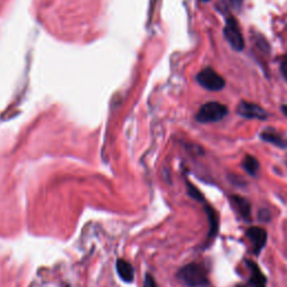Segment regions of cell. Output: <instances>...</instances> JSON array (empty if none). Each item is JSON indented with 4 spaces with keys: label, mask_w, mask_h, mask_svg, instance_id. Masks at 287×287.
I'll return each instance as SVG.
<instances>
[{
    "label": "cell",
    "mask_w": 287,
    "mask_h": 287,
    "mask_svg": "<svg viewBox=\"0 0 287 287\" xmlns=\"http://www.w3.org/2000/svg\"><path fill=\"white\" fill-rule=\"evenodd\" d=\"M246 236L250 241L254 254H259L267 243V231L260 227H250L247 230Z\"/></svg>",
    "instance_id": "6"
},
{
    "label": "cell",
    "mask_w": 287,
    "mask_h": 287,
    "mask_svg": "<svg viewBox=\"0 0 287 287\" xmlns=\"http://www.w3.org/2000/svg\"><path fill=\"white\" fill-rule=\"evenodd\" d=\"M282 111H283V113L285 114V116L287 117V106H283L282 107Z\"/></svg>",
    "instance_id": "17"
},
{
    "label": "cell",
    "mask_w": 287,
    "mask_h": 287,
    "mask_svg": "<svg viewBox=\"0 0 287 287\" xmlns=\"http://www.w3.org/2000/svg\"><path fill=\"white\" fill-rule=\"evenodd\" d=\"M280 71H282L284 78L287 80V55L284 56L282 62H280Z\"/></svg>",
    "instance_id": "15"
},
{
    "label": "cell",
    "mask_w": 287,
    "mask_h": 287,
    "mask_svg": "<svg viewBox=\"0 0 287 287\" xmlns=\"http://www.w3.org/2000/svg\"><path fill=\"white\" fill-rule=\"evenodd\" d=\"M225 37L229 44L231 45V47L236 51H243L245 47V41L241 34L237 20L233 17H229L226 20V27L225 31Z\"/></svg>",
    "instance_id": "4"
},
{
    "label": "cell",
    "mask_w": 287,
    "mask_h": 287,
    "mask_svg": "<svg viewBox=\"0 0 287 287\" xmlns=\"http://www.w3.org/2000/svg\"><path fill=\"white\" fill-rule=\"evenodd\" d=\"M246 264L251 272L250 285L252 287H266L267 278L260 271V268L256 265V262L251 260H246Z\"/></svg>",
    "instance_id": "9"
},
{
    "label": "cell",
    "mask_w": 287,
    "mask_h": 287,
    "mask_svg": "<svg viewBox=\"0 0 287 287\" xmlns=\"http://www.w3.org/2000/svg\"><path fill=\"white\" fill-rule=\"evenodd\" d=\"M144 287H157L156 282H155L154 277L151 274H147L145 277V283H144Z\"/></svg>",
    "instance_id": "14"
},
{
    "label": "cell",
    "mask_w": 287,
    "mask_h": 287,
    "mask_svg": "<svg viewBox=\"0 0 287 287\" xmlns=\"http://www.w3.org/2000/svg\"><path fill=\"white\" fill-rule=\"evenodd\" d=\"M231 201L233 205L236 206V209L238 210L240 216L243 217L246 221H250L251 204L249 203V201L243 197H238V195H233V197H231Z\"/></svg>",
    "instance_id": "11"
},
{
    "label": "cell",
    "mask_w": 287,
    "mask_h": 287,
    "mask_svg": "<svg viewBox=\"0 0 287 287\" xmlns=\"http://www.w3.org/2000/svg\"><path fill=\"white\" fill-rule=\"evenodd\" d=\"M228 114V108L219 102H208L200 108L197 113V120L201 124L220 122Z\"/></svg>",
    "instance_id": "2"
},
{
    "label": "cell",
    "mask_w": 287,
    "mask_h": 287,
    "mask_svg": "<svg viewBox=\"0 0 287 287\" xmlns=\"http://www.w3.org/2000/svg\"><path fill=\"white\" fill-rule=\"evenodd\" d=\"M231 3L233 5H240L241 4V0H231Z\"/></svg>",
    "instance_id": "18"
},
{
    "label": "cell",
    "mask_w": 287,
    "mask_h": 287,
    "mask_svg": "<svg viewBox=\"0 0 287 287\" xmlns=\"http://www.w3.org/2000/svg\"><path fill=\"white\" fill-rule=\"evenodd\" d=\"M197 81L200 85L206 90L210 91H220L226 85V81L221 76H219L214 70H212L211 67H206L204 70L201 71L198 77Z\"/></svg>",
    "instance_id": "3"
},
{
    "label": "cell",
    "mask_w": 287,
    "mask_h": 287,
    "mask_svg": "<svg viewBox=\"0 0 287 287\" xmlns=\"http://www.w3.org/2000/svg\"><path fill=\"white\" fill-rule=\"evenodd\" d=\"M260 138L264 141L271 142L273 145L280 147V148H287V138L282 134L277 133L273 129H266L260 134Z\"/></svg>",
    "instance_id": "10"
},
{
    "label": "cell",
    "mask_w": 287,
    "mask_h": 287,
    "mask_svg": "<svg viewBox=\"0 0 287 287\" xmlns=\"http://www.w3.org/2000/svg\"><path fill=\"white\" fill-rule=\"evenodd\" d=\"M237 287H248V286H246V285H239V286H237Z\"/></svg>",
    "instance_id": "19"
},
{
    "label": "cell",
    "mask_w": 287,
    "mask_h": 287,
    "mask_svg": "<svg viewBox=\"0 0 287 287\" xmlns=\"http://www.w3.org/2000/svg\"><path fill=\"white\" fill-rule=\"evenodd\" d=\"M237 113L247 119L265 120L268 117L267 111L264 110L260 106L247 101H241L239 103L237 107Z\"/></svg>",
    "instance_id": "5"
},
{
    "label": "cell",
    "mask_w": 287,
    "mask_h": 287,
    "mask_svg": "<svg viewBox=\"0 0 287 287\" xmlns=\"http://www.w3.org/2000/svg\"><path fill=\"white\" fill-rule=\"evenodd\" d=\"M116 268H117V273L119 275V277L122 278L124 282H126V283H133L134 282L135 269L130 262L120 258V259L117 260Z\"/></svg>",
    "instance_id": "8"
},
{
    "label": "cell",
    "mask_w": 287,
    "mask_h": 287,
    "mask_svg": "<svg viewBox=\"0 0 287 287\" xmlns=\"http://www.w3.org/2000/svg\"><path fill=\"white\" fill-rule=\"evenodd\" d=\"M259 218L262 221H268L269 219H271V214H269V211L261 210L260 213H259Z\"/></svg>",
    "instance_id": "16"
},
{
    "label": "cell",
    "mask_w": 287,
    "mask_h": 287,
    "mask_svg": "<svg viewBox=\"0 0 287 287\" xmlns=\"http://www.w3.org/2000/svg\"><path fill=\"white\" fill-rule=\"evenodd\" d=\"M186 185H187V190H188L187 192H188V194H190V197H192L193 199L198 200V201H204V197L202 195V193H201L191 182L186 181Z\"/></svg>",
    "instance_id": "13"
},
{
    "label": "cell",
    "mask_w": 287,
    "mask_h": 287,
    "mask_svg": "<svg viewBox=\"0 0 287 287\" xmlns=\"http://www.w3.org/2000/svg\"><path fill=\"white\" fill-rule=\"evenodd\" d=\"M177 278L188 287H205L209 285L208 271L198 262L187 264L182 267L177 273Z\"/></svg>",
    "instance_id": "1"
},
{
    "label": "cell",
    "mask_w": 287,
    "mask_h": 287,
    "mask_svg": "<svg viewBox=\"0 0 287 287\" xmlns=\"http://www.w3.org/2000/svg\"><path fill=\"white\" fill-rule=\"evenodd\" d=\"M204 209L206 217L209 219V232L208 236H206V241H208V244H210L212 240H214L218 232H219V217H218L217 211L211 205L206 204Z\"/></svg>",
    "instance_id": "7"
},
{
    "label": "cell",
    "mask_w": 287,
    "mask_h": 287,
    "mask_svg": "<svg viewBox=\"0 0 287 287\" xmlns=\"http://www.w3.org/2000/svg\"><path fill=\"white\" fill-rule=\"evenodd\" d=\"M201 2H203V3H206V2H210V0H201Z\"/></svg>",
    "instance_id": "20"
},
{
    "label": "cell",
    "mask_w": 287,
    "mask_h": 287,
    "mask_svg": "<svg viewBox=\"0 0 287 287\" xmlns=\"http://www.w3.org/2000/svg\"><path fill=\"white\" fill-rule=\"evenodd\" d=\"M259 166L260 165H259V162H258V159L254 156H250V155H247L243 160L244 170L251 176H256L258 174Z\"/></svg>",
    "instance_id": "12"
}]
</instances>
